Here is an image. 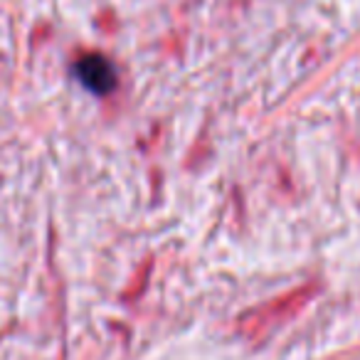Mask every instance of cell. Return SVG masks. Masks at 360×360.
<instances>
[{
    "label": "cell",
    "mask_w": 360,
    "mask_h": 360,
    "mask_svg": "<svg viewBox=\"0 0 360 360\" xmlns=\"http://www.w3.org/2000/svg\"><path fill=\"white\" fill-rule=\"evenodd\" d=\"M77 77L94 94H109L116 86V72L101 55H86L77 62Z\"/></svg>",
    "instance_id": "cell-1"
}]
</instances>
